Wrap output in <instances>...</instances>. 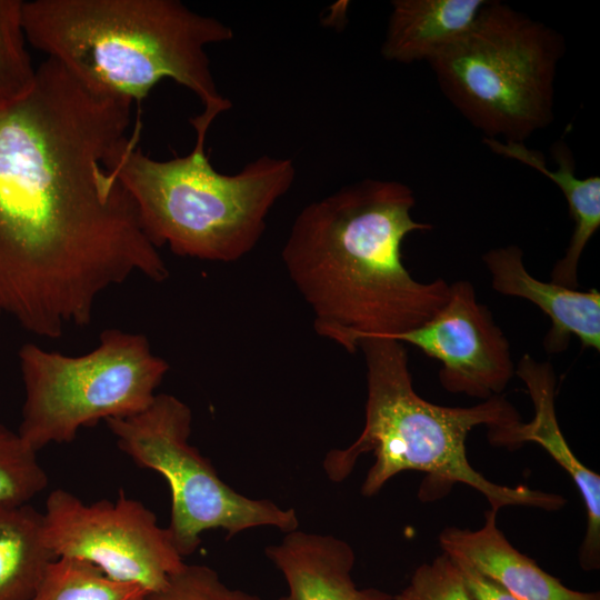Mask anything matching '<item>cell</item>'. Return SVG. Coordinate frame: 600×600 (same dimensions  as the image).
I'll return each instance as SVG.
<instances>
[{
	"label": "cell",
	"mask_w": 600,
	"mask_h": 600,
	"mask_svg": "<svg viewBox=\"0 0 600 600\" xmlns=\"http://www.w3.org/2000/svg\"><path fill=\"white\" fill-rule=\"evenodd\" d=\"M359 350L367 367L364 426L349 447L327 453L323 469L331 481L346 480L358 459L372 453L374 462L361 486L364 497L377 494L398 473L421 471L434 482L476 489L498 511L507 506L544 510L564 506L559 494L497 484L471 467L466 439L473 428L494 429L520 420L506 398L499 394L464 408L434 404L413 389L404 343L370 337L359 342Z\"/></svg>",
	"instance_id": "obj_5"
},
{
	"label": "cell",
	"mask_w": 600,
	"mask_h": 600,
	"mask_svg": "<svg viewBox=\"0 0 600 600\" xmlns=\"http://www.w3.org/2000/svg\"><path fill=\"white\" fill-rule=\"evenodd\" d=\"M414 206L409 186L363 179L296 217L281 257L318 336L357 353L362 339L418 328L446 303L450 283L419 281L402 260L406 237L432 228L413 219Z\"/></svg>",
	"instance_id": "obj_2"
},
{
	"label": "cell",
	"mask_w": 600,
	"mask_h": 600,
	"mask_svg": "<svg viewBox=\"0 0 600 600\" xmlns=\"http://www.w3.org/2000/svg\"><path fill=\"white\" fill-rule=\"evenodd\" d=\"M483 142L492 152L537 170L561 190L573 221V232L564 256L553 266L550 278L558 284L577 289L580 258L590 239L600 228L599 176L577 177L572 152L563 140H558L551 147L557 163L554 170L549 169L542 153L529 149L524 143L503 142L488 138H484Z\"/></svg>",
	"instance_id": "obj_15"
},
{
	"label": "cell",
	"mask_w": 600,
	"mask_h": 600,
	"mask_svg": "<svg viewBox=\"0 0 600 600\" xmlns=\"http://www.w3.org/2000/svg\"><path fill=\"white\" fill-rule=\"evenodd\" d=\"M218 112L190 119L193 149L156 160L139 146L140 121L104 158V168L131 197L142 229L156 248L179 257L234 262L258 244L267 218L296 178L289 158L260 156L234 174L218 172L206 153V138Z\"/></svg>",
	"instance_id": "obj_4"
},
{
	"label": "cell",
	"mask_w": 600,
	"mask_h": 600,
	"mask_svg": "<svg viewBox=\"0 0 600 600\" xmlns=\"http://www.w3.org/2000/svg\"><path fill=\"white\" fill-rule=\"evenodd\" d=\"M27 41L89 89L140 103L162 79L219 114L231 102L217 88L207 47L233 30L178 0L22 1Z\"/></svg>",
	"instance_id": "obj_3"
},
{
	"label": "cell",
	"mask_w": 600,
	"mask_h": 600,
	"mask_svg": "<svg viewBox=\"0 0 600 600\" xmlns=\"http://www.w3.org/2000/svg\"><path fill=\"white\" fill-rule=\"evenodd\" d=\"M106 423L123 453L168 482L171 516L167 529L183 558L198 549L201 534L208 530L221 529L229 539L258 527L284 533L299 528L294 509L241 494L219 477L190 444L192 412L176 396L157 393L141 412Z\"/></svg>",
	"instance_id": "obj_8"
},
{
	"label": "cell",
	"mask_w": 600,
	"mask_h": 600,
	"mask_svg": "<svg viewBox=\"0 0 600 600\" xmlns=\"http://www.w3.org/2000/svg\"><path fill=\"white\" fill-rule=\"evenodd\" d=\"M131 104L47 58L27 93L0 107V308L32 334L87 327L99 297L136 273L169 277L103 166Z\"/></svg>",
	"instance_id": "obj_1"
},
{
	"label": "cell",
	"mask_w": 600,
	"mask_h": 600,
	"mask_svg": "<svg viewBox=\"0 0 600 600\" xmlns=\"http://www.w3.org/2000/svg\"><path fill=\"white\" fill-rule=\"evenodd\" d=\"M401 594L406 600H471L456 564L444 552L418 567Z\"/></svg>",
	"instance_id": "obj_22"
},
{
	"label": "cell",
	"mask_w": 600,
	"mask_h": 600,
	"mask_svg": "<svg viewBox=\"0 0 600 600\" xmlns=\"http://www.w3.org/2000/svg\"><path fill=\"white\" fill-rule=\"evenodd\" d=\"M471 600H517L503 586L459 556H450Z\"/></svg>",
	"instance_id": "obj_23"
},
{
	"label": "cell",
	"mask_w": 600,
	"mask_h": 600,
	"mask_svg": "<svg viewBox=\"0 0 600 600\" xmlns=\"http://www.w3.org/2000/svg\"><path fill=\"white\" fill-rule=\"evenodd\" d=\"M487 0H394L381 54L386 60L430 61L461 40Z\"/></svg>",
	"instance_id": "obj_16"
},
{
	"label": "cell",
	"mask_w": 600,
	"mask_h": 600,
	"mask_svg": "<svg viewBox=\"0 0 600 600\" xmlns=\"http://www.w3.org/2000/svg\"><path fill=\"white\" fill-rule=\"evenodd\" d=\"M514 374L526 384L534 414L531 421L518 420L504 427L489 429L491 444L514 449L524 442L541 446L563 468L580 491L587 511V530L580 551L584 570L600 564V477L574 456L558 423L554 394L556 374L549 362L522 356Z\"/></svg>",
	"instance_id": "obj_11"
},
{
	"label": "cell",
	"mask_w": 600,
	"mask_h": 600,
	"mask_svg": "<svg viewBox=\"0 0 600 600\" xmlns=\"http://www.w3.org/2000/svg\"><path fill=\"white\" fill-rule=\"evenodd\" d=\"M264 553L287 582L279 600H393L376 588L357 587L351 577L354 551L334 536L294 529Z\"/></svg>",
	"instance_id": "obj_13"
},
{
	"label": "cell",
	"mask_w": 600,
	"mask_h": 600,
	"mask_svg": "<svg viewBox=\"0 0 600 600\" xmlns=\"http://www.w3.org/2000/svg\"><path fill=\"white\" fill-rule=\"evenodd\" d=\"M146 600H263L240 589L228 587L210 567L187 564L174 573L161 591Z\"/></svg>",
	"instance_id": "obj_21"
},
{
	"label": "cell",
	"mask_w": 600,
	"mask_h": 600,
	"mask_svg": "<svg viewBox=\"0 0 600 600\" xmlns=\"http://www.w3.org/2000/svg\"><path fill=\"white\" fill-rule=\"evenodd\" d=\"M393 600H406V599L401 593H399V594L393 597Z\"/></svg>",
	"instance_id": "obj_24"
},
{
	"label": "cell",
	"mask_w": 600,
	"mask_h": 600,
	"mask_svg": "<svg viewBox=\"0 0 600 600\" xmlns=\"http://www.w3.org/2000/svg\"><path fill=\"white\" fill-rule=\"evenodd\" d=\"M47 484L37 451L0 422V504L29 503Z\"/></svg>",
	"instance_id": "obj_20"
},
{
	"label": "cell",
	"mask_w": 600,
	"mask_h": 600,
	"mask_svg": "<svg viewBox=\"0 0 600 600\" xmlns=\"http://www.w3.org/2000/svg\"><path fill=\"white\" fill-rule=\"evenodd\" d=\"M491 274L493 289L536 304L550 320L543 347L548 353L563 352L571 337L583 348L600 351V292L580 291L542 281L533 277L523 263V252L514 244L491 249L482 256Z\"/></svg>",
	"instance_id": "obj_12"
},
{
	"label": "cell",
	"mask_w": 600,
	"mask_h": 600,
	"mask_svg": "<svg viewBox=\"0 0 600 600\" xmlns=\"http://www.w3.org/2000/svg\"><path fill=\"white\" fill-rule=\"evenodd\" d=\"M21 9L20 0H0V107L27 93L36 77Z\"/></svg>",
	"instance_id": "obj_19"
},
{
	"label": "cell",
	"mask_w": 600,
	"mask_h": 600,
	"mask_svg": "<svg viewBox=\"0 0 600 600\" xmlns=\"http://www.w3.org/2000/svg\"><path fill=\"white\" fill-rule=\"evenodd\" d=\"M498 510L484 513L478 530L447 528L443 552L459 556L503 586L517 600H600L599 593L572 590L519 552L497 526Z\"/></svg>",
	"instance_id": "obj_14"
},
{
	"label": "cell",
	"mask_w": 600,
	"mask_h": 600,
	"mask_svg": "<svg viewBox=\"0 0 600 600\" xmlns=\"http://www.w3.org/2000/svg\"><path fill=\"white\" fill-rule=\"evenodd\" d=\"M42 522L56 558L89 562L110 579L137 583L149 593L164 589L186 563L156 514L123 492L114 501L87 503L64 489L52 490Z\"/></svg>",
	"instance_id": "obj_9"
},
{
	"label": "cell",
	"mask_w": 600,
	"mask_h": 600,
	"mask_svg": "<svg viewBox=\"0 0 600 600\" xmlns=\"http://www.w3.org/2000/svg\"><path fill=\"white\" fill-rule=\"evenodd\" d=\"M57 558L30 503L0 504V600H31Z\"/></svg>",
	"instance_id": "obj_17"
},
{
	"label": "cell",
	"mask_w": 600,
	"mask_h": 600,
	"mask_svg": "<svg viewBox=\"0 0 600 600\" xmlns=\"http://www.w3.org/2000/svg\"><path fill=\"white\" fill-rule=\"evenodd\" d=\"M148 594L141 586L112 580L89 562L57 558L31 600H146Z\"/></svg>",
	"instance_id": "obj_18"
},
{
	"label": "cell",
	"mask_w": 600,
	"mask_h": 600,
	"mask_svg": "<svg viewBox=\"0 0 600 600\" xmlns=\"http://www.w3.org/2000/svg\"><path fill=\"white\" fill-rule=\"evenodd\" d=\"M388 339L439 361V380L449 392L487 400L499 396L514 374L508 339L467 280L450 284L446 303L427 322Z\"/></svg>",
	"instance_id": "obj_10"
},
{
	"label": "cell",
	"mask_w": 600,
	"mask_h": 600,
	"mask_svg": "<svg viewBox=\"0 0 600 600\" xmlns=\"http://www.w3.org/2000/svg\"><path fill=\"white\" fill-rule=\"evenodd\" d=\"M559 32L487 1L469 32L430 60L449 101L484 138L524 143L553 121Z\"/></svg>",
	"instance_id": "obj_6"
},
{
	"label": "cell",
	"mask_w": 600,
	"mask_h": 600,
	"mask_svg": "<svg viewBox=\"0 0 600 600\" xmlns=\"http://www.w3.org/2000/svg\"><path fill=\"white\" fill-rule=\"evenodd\" d=\"M1 311H2V310H1V308H0V313H1Z\"/></svg>",
	"instance_id": "obj_25"
},
{
	"label": "cell",
	"mask_w": 600,
	"mask_h": 600,
	"mask_svg": "<svg viewBox=\"0 0 600 600\" xmlns=\"http://www.w3.org/2000/svg\"><path fill=\"white\" fill-rule=\"evenodd\" d=\"M18 359L24 386L18 433L36 451L71 442L100 420L141 412L169 371L144 334L111 328L82 356L26 343Z\"/></svg>",
	"instance_id": "obj_7"
}]
</instances>
